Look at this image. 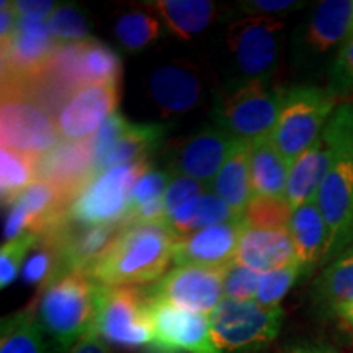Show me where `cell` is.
I'll list each match as a JSON object with an SVG mask.
<instances>
[{
    "mask_svg": "<svg viewBox=\"0 0 353 353\" xmlns=\"http://www.w3.org/2000/svg\"><path fill=\"white\" fill-rule=\"evenodd\" d=\"M337 107V100L327 88L317 85L285 88L272 141L290 164L321 138Z\"/></svg>",
    "mask_w": 353,
    "mask_h": 353,
    "instance_id": "obj_4",
    "label": "cell"
},
{
    "mask_svg": "<svg viewBox=\"0 0 353 353\" xmlns=\"http://www.w3.org/2000/svg\"><path fill=\"white\" fill-rule=\"evenodd\" d=\"M63 270L61 254L56 242L48 234H38V241L33 247V252L26 259L21 270V280L26 285L39 286L48 285L52 278L59 275Z\"/></svg>",
    "mask_w": 353,
    "mask_h": 353,
    "instance_id": "obj_32",
    "label": "cell"
},
{
    "mask_svg": "<svg viewBox=\"0 0 353 353\" xmlns=\"http://www.w3.org/2000/svg\"><path fill=\"white\" fill-rule=\"evenodd\" d=\"M97 175L94 139L59 141L37 157V180L54 187L70 205Z\"/></svg>",
    "mask_w": 353,
    "mask_h": 353,
    "instance_id": "obj_15",
    "label": "cell"
},
{
    "mask_svg": "<svg viewBox=\"0 0 353 353\" xmlns=\"http://www.w3.org/2000/svg\"><path fill=\"white\" fill-rule=\"evenodd\" d=\"M203 88V74L190 63L162 65L148 82L149 97L164 114H180L195 108L201 101Z\"/></svg>",
    "mask_w": 353,
    "mask_h": 353,
    "instance_id": "obj_20",
    "label": "cell"
},
{
    "mask_svg": "<svg viewBox=\"0 0 353 353\" xmlns=\"http://www.w3.org/2000/svg\"><path fill=\"white\" fill-rule=\"evenodd\" d=\"M353 37V28H352V33H350V37H348V38H352Z\"/></svg>",
    "mask_w": 353,
    "mask_h": 353,
    "instance_id": "obj_47",
    "label": "cell"
},
{
    "mask_svg": "<svg viewBox=\"0 0 353 353\" xmlns=\"http://www.w3.org/2000/svg\"><path fill=\"white\" fill-rule=\"evenodd\" d=\"M244 228V219L201 229V231L176 237L174 262L180 265H200L210 268H229L236 262L237 245Z\"/></svg>",
    "mask_w": 353,
    "mask_h": 353,
    "instance_id": "obj_19",
    "label": "cell"
},
{
    "mask_svg": "<svg viewBox=\"0 0 353 353\" xmlns=\"http://www.w3.org/2000/svg\"><path fill=\"white\" fill-rule=\"evenodd\" d=\"M13 7L19 19L48 21L59 6L56 2H44V0H15Z\"/></svg>",
    "mask_w": 353,
    "mask_h": 353,
    "instance_id": "obj_42",
    "label": "cell"
},
{
    "mask_svg": "<svg viewBox=\"0 0 353 353\" xmlns=\"http://www.w3.org/2000/svg\"><path fill=\"white\" fill-rule=\"evenodd\" d=\"M175 239L167 221L121 228L88 275L100 286L156 283L174 262Z\"/></svg>",
    "mask_w": 353,
    "mask_h": 353,
    "instance_id": "obj_1",
    "label": "cell"
},
{
    "mask_svg": "<svg viewBox=\"0 0 353 353\" xmlns=\"http://www.w3.org/2000/svg\"><path fill=\"white\" fill-rule=\"evenodd\" d=\"M0 136L2 148L34 157L48 152L61 141L54 114L28 90L13 85H2Z\"/></svg>",
    "mask_w": 353,
    "mask_h": 353,
    "instance_id": "obj_7",
    "label": "cell"
},
{
    "mask_svg": "<svg viewBox=\"0 0 353 353\" xmlns=\"http://www.w3.org/2000/svg\"><path fill=\"white\" fill-rule=\"evenodd\" d=\"M57 43L48 21L19 19L13 37L2 44V82H30L41 76Z\"/></svg>",
    "mask_w": 353,
    "mask_h": 353,
    "instance_id": "obj_17",
    "label": "cell"
},
{
    "mask_svg": "<svg viewBox=\"0 0 353 353\" xmlns=\"http://www.w3.org/2000/svg\"><path fill=\"white\" fill-rule=\"evenodd\" d=\"M0 43H7L17 32L19 26V15H17L13 2L2 0L0 3Z\"/></svg>",
    "mask_w": 353,
    "mask_h": 353,
    "instance_id": "obj_43",
    "label": "cell"
},
{
    "mask_svg": "<svg viewBox=\"0 0 353 353\" xmlns=\"http://www.w3.org/2000/svg\"><path fill=\"white\" fill-rule=\"evenodd\" d=\"M113 32L126 51L138 52L159 38L161 23L156 13L152 15L148 7H139L121 13L114 21Z\"/></svg>",
    "mask_w": 353,
    "mask_h": 353,
    "instance_id": "obj_31",
    "label": "cell"
},
{
    "mask_svg": "<svg viewBox=\"0 0 353 353\" xmlns=\"http://www.w3.org/2000/svg\"><path fill=\"white\" fill-rule=\"evenodd\" d=\"M241 8L254 17H273L283 15L294 10H299L306 6V2H294V0H250V2H241Z\"/></svg>",
    "mask_w": 353,
    "mask_h": 353,
    "instance_id": "obj_41",
    "label": "cell"
},
{
    "mask_svg": "<svg viewBox=\"0 0 353 353\" xmlns=\"http://www.w3.org/2000/svg\"><path fill=\"white\" fill-rule=\"evenodd\" d=\"M293 208L286 198L254 196L247 206L244 224L255 229H288Z\"/></svg>",
    "mask_w": 353,
    "mask_h": 353,
    "instance_id": "obj_33",
    "label": "cell"
},
{
    "mask_svg": "<svg viewBox=\"0 0 353 353\" xmlns=\"http://www.w3.org/2000/svg\"><path fill=\"white\" fill-rule=\"evenodd\" d=\"M121 82L92 83L72 92L54 113L61 141H85L117 113Z\"/></svg>",
    "mask_w": 353,
    "mask_h": 353,
    "instance_id": "obj_13",
    "label": "cell"
},
{
    "mask_svg": "<svg viewBox=\"0 0 353 353\" xmlns=\"http://www.w3.org/2000/svg\"><path fill=\"white\" fill-rule=\"evenodd\" d=\"M99 285L88 273L64 272L39 290L38 319L59 353L72 352L94 327Z\"/></svg>",
    "mask_w": 353,
    "mask_h": 353,
    "instance_id": "obj_3",
    "label": "cell"
},
{
    "mask_svg": "<svg viewBox=\"0 0 353 353\" xmlns=\"http://www.w3.org/2000/svg\"><path fill=\"white\" fill-rule=\"evenodd\" d=\"M325 88L337 101L353 97V37L347 39L330 63Z\"/></svg>",
    "mask_w": 353,
    "mask_h": 353,
    "instance_id": "obj_37",
    "label": "cell"
},
{
    "mask_svg": "<svg viewBox=\"0 0 353 353\" xmlns=\"http://www.w3.org/2000/svg\"><path fill=\"white\" fill-rule=\"evenodd\" d=\"M353 28V0H324L316 6L298 30L299 59L317 61L332 54L345 44Z\"/></svg>",
    "mask_w": 353,
    "mask_h": 353,
    "instance_id": "obj_18",
    "label": "cell"
},
{
    "mask_svg": "<svg viewBox=\"0 0 353 353\" xmlns=\"http://www.w3.org/2000/svg\"><path fill=\"white\" fill-rule=\"evenodd\" d=\"M236 139L223 128H206L169 148V172L208 185L223 169Z\"/></svg>",
    "mask_w": 353,
    "mask_h": 353,
    "instance_id": "obj_16",
    "label": "cell"
},
{
    "mask_svg": "<svg viewBox=\"0 0 353 353\" xmlns=\"http://www.w3.org/2000/svg\"><path fill=\"white\" fill-rule=\"evenodd\" d=\"M285 312L257 301L224 298L211 312V330L221 352H252L272 343L280 334Z\"/></svg>",
    "mask_w": 353,
    "mask_h": 353,
    "instance_id": "obj_8",
    "label": "cell"
},
{
    "mask_svg": "<svg viewBox=\"0 0 353 353\" xmlns=\"http://www.w3.org/2000/svg\"><path fill=\"white\" fill-rule=\"evenodd\" d=\"M290 165L272 138L250 144V182L254 196L286 198Z\"/></svg>",
    "mask_w": 353,
    "mask_h": 353,
    "instance_id": "obj_25",
    "label": "cell"
},
{
    "mask_svg": "<svg viewBox=\"0 0 353 353\" xmlns=\"http://www.w3.org/2000/svg\"><path fill=\"white\" fill-rule=\"evenodd\" d=\"M170 172L149 169L141 179L136 182L134 188H132L131 195V206H139L144 203L159 200L165 195L167 188L172 182Z\"/></svg>",
    "mask_w": 353,
    "mask_h": 353,
    "instance_id": "obj_39",
    "label": "cell"
},
{
    "mask_svg": "<svg viewBox=\"0 0 353 353\" xmlns=\"http://www.w3.org/2000/svg\"><path fill=\"white\" fill-rule=\"evenodd\" d=\"M145 7L164 21L175 37L190 39L211 25L214 19V2L206 0H156L145 2Z\"/></svg>",
    "mask_w": 353,
    "mask_h": 353,
    "instance_id": "obj_26",
    "label": "cell"
},
{
    "mask_svg": "<svg viewBox=\"0 0 353 353\" xmlns=\"http://www.w3.org/2000/svg\"><path fill=\"white\" fill-rule=\"evenodd\" d=\"M285 88L272 81H245L232 87L219 100L218 126L236 141L254 144L272 138L275 131Z\"/></svg>",
    "mask_w": 353,
    "mask_h": 353,
    "instance_id": "obj_5",
    "label": "cell"
},
{
    "mask_svg": "<svg viewBox=\"0 0 353 353\" xmlns=\"http://www.w3.org/2000/svg\"><path fill=\"white\" fill-rule=\"evenodd\" d=\"M38 241V234H23L17 239L3 242L0 249V288L6 290L17 280L20 270H23L26 255Z\"/></svg>",
    "mask_w": 353,
    "mask_h": 353,
    "instance_id": "obj_36",
    "label": "cell"
},
{
    "mask_svg": "<svg viewBox=\"0 0 353 353\" xmlns=\"http://www.w3.org/2000/svg\"><path fill=\"white\" fill-rule=\"evenodd\" d=\"M33 182H37V157L8 148L0 149L2 205L12 206Z\"/></svg>",
    "mask_w": 353,
    "mask_h": 353,
    "instance_id": "obj_30",
    "label": "cell"
},
{
    "mask_svg": "<svg viewBox=\"0 0 353 353\" xmlns=\"http://www.w3.org/2000/svg\"><path fill=\"white\" fill-rule=\"evenodd\" d=\"M0 353H50L37 301L6 316L0 324Z\"/></svg>",
    "mask_w": 353,
    "mask_h": 353,
    "instance_id": "obj_29",
    "label": "cell"
},
{
    "mask_svg": "<svg viewBox=\"0 0 353 353\" xmlns=\"http://www.w3.org/2000/svg\"><path fill=\"white\" fill-rule=\"evenodd\" d=\"M226 201L221 200L214 193H201L192 200L183 203L175 211L167 216V224L175 234V237L201 231V229L216 226V224L229 223L237 219Z\"/></svg>",
    "mask_w": 353,
    "mask_h": 353,
    "instance_id": "obj_27",
    "label": "cell"
},
{
    "mask_svg": "<svg viewBox=\"0 0 353 353\" xmlns=\"http://www.w3.org/2000/svg\"><path fill=\"white\" fill-rule=\"evenodd\" d=\"M214 195L224 200L239 218L245 213L252 201L254 190L250 182V144L245 141H236L232 152L224 162L223 169L210 183Z\"/></svg>",
    "mask_w": 353,
    "mask_h": 353,
    "instance_id": "obj_23",
    "label": "cell"
},
{
    "mask_svg": "<svg viewBox=\"0 0 353 353\" xmlns=\"http://www.w3.org/2000/svg\"><path fill=\"white\" fill-rule=\"evenodd\" d=\"M151 314L154 324V342L151 348L154 352L223 353L214 342L208 314H198L152 299Z\"/></svg>",
    "mask_w": 353,
    "mask_h": 353,
    "instance_id": "obj_14",
    "label": "cell"
},
{
    "mask_svg": "<svg viewBox=\"0 0 353 353\" xmlns=\"http://www.w3.org/2000/svg\"><path fill=\"white\" fill-rule=\"evenodd\" d=\"M149 169V161H138L101 172L74 200L68 218L83 226L120 224L131 206L132 188Z\"/></svg>",
    "mask_w": 353,
    "mask_h": 353,
    "instance_id": "obj_9",
    "label": "cell"
},
{
    "mask_svg": "<svg viewBox=\"0 0 353 353\" xmlns=\"http://www.w3.org/2000/svg\"><path fill=\"white\" fill-rule=\"evenodd\" d=\"M288 353H339V352L332 347L325 345V343L304 342V343H296V345L290 347Z\"/></svg>",
    "mask_w": 353,
    "mask_h": 353,
    "instance_id": "obj_45",
    "label": "cell"
},
{
    "mask_svg": "<svg viewBox=\"0 0 353 353\" xmlns=\"http://www.w3.org/2000/svg\"><path fill=\"white\" fill-rule=\"evenodd\" d=\"M337 316H341L342 319L348 324V327L353 330V301L345 304V306H342L341 309H339Z\"/></svg>",
    "mask_w": 353,
    "mask_h": 353,
    "instance_id": "obj_46",
    "label": "cell"
},
{
    "mask_svg": "<svg viewBox=\"0 0 353 353\" xmlns=\"http://www.w3.org/2000/svg\"><path fill=\"white\" fill-rule=\"evenodd\" d=\"M48 26L57 43H74L92 38L85 15L74 6L57 7L48 20Z\"/></svg>",
    "mask_w": 353,
    "mask_h": 353,
    "instance_id": "obj_35",
    "label": "cell"
},
{
    "mask_svg": "<svg viewBox=\"0 0 353 353\" xmlns=\"http://www.w3.org/2000/svg\"><path fill=\"white\" fill-rule=\"evenodd\" d=\"M167 128L159 123H131L121 113H113L94 136L97 174L112 167L149 161L164 143Z\"/></svg>",
    "mask_w": 353,
    "mask_h": 353,
    "instance_id": "obj_11",
    "label": "cell"
},
{
    "mask_svg": "<svg viewBox=\"0 0 353 353\" xmlns=\"http://www.w3.org/2000/svg\"><path fill=\"white\" fill-rule=\"evenodd\" d=\"M228 268L180 265L145 288L152 301L169 303L187 311L208 314L223 303Z\"/></svg>",
    "mask_w": 353,
    "mask_h": 353,
    "instance_id": "obj_12",
    "label": "cell"
},
{
    "mask_svg": "<svg viewBox=\"0 0 353 353\" xmlns=\"http://www.w3.org/2000/svg\"><path fill=\"white\" fill-rule=\"evenodd\" d=\"M293 241L288 229L242 228L236 263L259 273H267L296 262Z\"/></svg>",
    "mask_w": 353,
    "mask_h": 353,
    "instance_id": "obj_21",
    "label": "cell"
},
{
    "mask_svg": "<svg viewBox=\"0 0 353 353\" xmlns=\"http://www.w3.org/2000/svg\"><path fill=\"white\" fill-rule=\"evenodd\" d=\"M312 296L324 312H335L353 301V244L337 255L314 283Z\"/></svg>",
    "mask_w": 353,
    "mask_h": 353,
    "instance_id": "obj_28",
    "label": "cell"
},
{
    "mask_svg": "<svg viewBox=\"0 0 353 353\" xmlns=\"http://www.w3.org/2000/svg\"><path fill=\"white\" fill-rule=\"evenodd\" d=\"M298 262L311 270L325 259L329 249V228L316 200L293 210L288 226Z\"/></svg>",
    "mask_w": 353,
    "mask_h": 353,
    "instance_id": "obj_22",
    "label": "cell"
},
{
    "mask_svg": "<svg viewBox=\"0 0 353 353\" xmlns=\"http://www.w3.org/2000/svg\"><path fill=\"white\" fill-rule=\"evenodd\" d=\"M260 275L262 273L234 262L224 280V296L236 301H255Z\"/></svg>",
    "mask_w": 353,
    "mask_h": 353,
    "instance_id": "obj_38",
    "label": "cell"
},
{
    "mask_svg": "<svg viewBox=\"0 0 353 353\" xmlns=\"http://www.w3.org/2000/svg\"><path fill=\"white\" fill-rule=\"evenodd\" d=\"M70 353H110V350L107 342H105L94 329H90L81 341L77 342V345L72 348Z\"/></svg>",
    "mask_w": 353,
    "mask_h": 353,
    "instance_id": "obj_44",
    "label": "cell"
},
{
    "mask_svg": "<svg viewBox=\"0 0 353 353\" xmlns=\"http://www.w3.org/2000/svg\"><path fill=\"white\" fill-rule=\"evenodd\" d=\"M286 23L273 17H249L229 25L228 50L247 81H272L280 64Z\"/></svg>",
    "mask_w": 353,
    "mask_h": 353,
    "instance_id": "obj_10",
    "label": "cell"
},
{
    "mask_svg": "<svg viewBox=\"0 0 353 353\" xmlns=\"http://www.w3.org/2000/svg\"><path fill=\"white\" fill-rule=\"evenodd\" d=\"M329 164L330 151L324 136H321L307 151L291 162L286 187V200L291 208L296 210L304 203L316 200Z\"/></svg>",
    "mask_w": 353,
    "mask_h": 353,
    "instance_id": "obj_24",
    "label": "cell"
},
{
    "mask_svg": "<svg viewBox=\"0 0 353 353\" xmlns=\"http://www.w3.org/2000/svg\"><path fill=\"white\" fill-rule=\"evenodd\" d=\"M92 329L117 347H151L154 324L148 291L138 286L99 285Z\"/></svg>",
    "mask_w": 353,
    "mask_h": 353,
    "instance_id": "obj_6",
    "label": "cell"
},
{
    "mask_svg": "<svg viewBox=\"0 0 353 353\" xmlns=\"http://www.w3.org/2000/svg\"><path fill=\"white\" fill-rule=\"evenodd\" d=\"M306 272V268L296 260V262L286 265L283 268L262 273L259 280V290L255 301L267 307L280 306L281 299L286 296V293L293 288V285Z\"/></svg>",
    "mask_w": 353,
    "mask_h": 353,
    "instance_id": "obj_34",
    "label": "cell"
},
{
    "mask_svg": "<svg viewBox=\"0 0 353 353\" xmlns=\"http://www.w3.org/2000/svg\"><path fill=\"white\" fill-rule=\"evenodd\" d=\"M322 136L329 145L330 164L316 201L329 228L324 260H334L353 244V101L335 108Z\"/></svg>",
    "mask_w": 353,
    "mask_h": 353,
    "instance_id": "obj_2",
    "label": "cell"
},
{
    "mask_svg": "<svg viewBox=\"0 0 353 353\" xmlns=\"http://www.w3.org/2000/svg\"><path fill=\"white\" fill-rule=\"evenodd\" d=\"M205 188L210 187L208 185L198 182V180L188 179V176H175V179H172L169 188H167L164 195L167 213L170 214L172 211H175L179 206H182L183 203H187L192 200V198L205 193Z\"/></svg>",
    "mask_w": 353,
    "mask_h": 353,
    "instance_id": "obj_40",
    "label": "cell"
}]
</instances>
